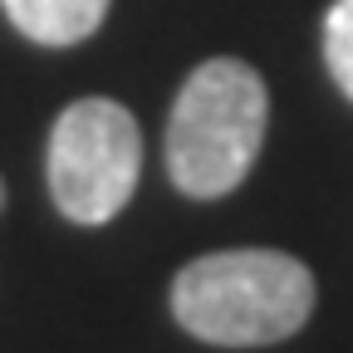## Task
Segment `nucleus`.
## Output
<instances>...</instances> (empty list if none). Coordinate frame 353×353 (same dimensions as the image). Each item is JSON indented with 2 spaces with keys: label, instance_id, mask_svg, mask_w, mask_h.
Masks as SVG:
<instances>
[{
  "label": "nucleus",
  "instance_id": "f257e3e1",
  "mask_svg": "<svg viewBox=\"0 0 353 353\" xmlns=\"http://www.w3.org/2000/svg\"><path fill=\"white\" fill-rule=\"evenodd\" d=\"M314 314V275L285 250H216L172 280V319L201 343L260 348L299 334Z\"/></svg>",
  "mask_w": 353,
  "mask_h": 353
},
{
  "label": "nucleus",
  "instance_id": "20e7f679",
  "mask_svg": "<svg viewBox=\"0 0 353 353\" xmlns=\"http://www.w3.org/2000/svg\"><path fill=\"white\" fill-rule=\"evenodd\" d=\"M0 6L25 39L44 44V50H69L103 25L113 0H0Z\"/></svg>",
  "mask_w": 353,
  "mask_h": 353
},
{
  "label": "nucleus",
  "instance_id": "f03ea898",
  "mask_svg": "<svg viewBox=\"0 0 353 353\" xmlns=\"http://www.w3.org/2000/svg\"><path fill=\"white\" fill-rule=\"evenodd\" d=\"M270 123V88L245 59H206L192 69L167 118V172L176 192L196 201H216L236 192L265 143Z\"/></svg>",
  "mask_w": 353,
  "mask_h": 353
},
{
  "label": "nucleus",
  "instance_id": "39448f33",
  "mask_svg": "<svg viewBox=\"0 0 353 353\" xmlns=\"http://www.w3.org/2000/svg\"><path fill=\"white\" fill-rule=\"evenodd\" d=\"M324 64L343 99H353V0H334L324 15Z\"/></svg>",
  "mask_w": 353,
  "mask_h": 353
},
{
  "label": "nucleus",
  "instance_id": "7ed1b4c3",
  "mask_svg": "<svg viewBox=\"0 0 353 353\" xmlns=\"http://www.w3.org/2000/svg\"><path fill=\"white\" fill-rule=\"evenodd\" d=\"M143 172V132L123 103L113 99H74L50 132L44 176L59 216L74 226H103L113 221Z\"/></svg>",
  "mask_w": 353,
  "mask_h": 353
},
{
  "label": "nucleus",
  "instance_id": "423d86ee",
  "mask_svg": "<svg viewBox=\"0 0 353 353\" xmlns=\"http://www.w3.org/2000/svg\"><path fill=\"white\" fill-rule=\"evenodd\" d=\"M0 206H6V182H0Z\"/></svg>",
  "mask_w": 353,
  "mask_h": 353
}]
</instances>
